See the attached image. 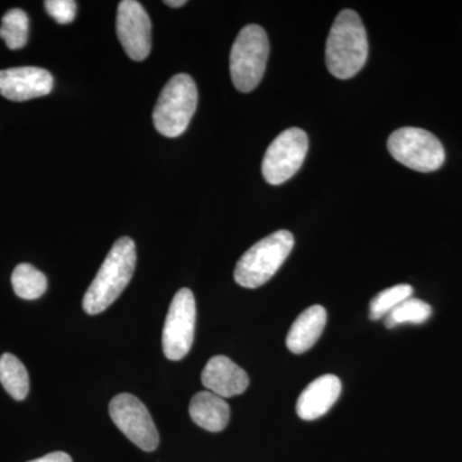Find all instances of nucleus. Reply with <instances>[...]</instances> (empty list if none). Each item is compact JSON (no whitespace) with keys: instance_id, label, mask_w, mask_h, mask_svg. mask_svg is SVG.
<instances>
[{"instance_id":"f257e3e1","label":"nucleus","mask_w":462,"mask_h":462,"mask_svg":"<svg viewBox=\"0 0 462 462\" xmlns=\"http://www.w3.org/2000/svg\"><path fill=\"white\" fill-rule=\"evenodd\" d=\"M135 266V243L129 236H123L115 243L88 288L83 300L84 311L88 315L106 311L132 281Z\"/></svg>"},{"instance_id":"f03ea898","label":"nucleus","mask_w":462,"mask_h":462,"mask_svg":"<svg viewBox=\"0 0 462 462\" xmlns=\"http://www.w3.org/2000/svg\"><path fill=\"white\" fill-rule=\"evenodd\" d=\"M325 56L330 74L342 80L363 69L369 56V42L363 21L352 9L340 12L334 21Z\"/></svg>"},{"instance_id":"7ed1b4c3","label":"nucleus","mask_w":462,"mask_h":462,"mask_svg":"<svg viewBox=\"0 0 462 462\" xmlns=\"http://www.w3.org/2000/svg\"><path fill=\"white\" fill-rule=\"evenodd\" d=\"M294 247L291 231L279 230L261 239L240 257L234 279L240 287L256 289L278 273Z\"/></svg>"},{"instance_id":"20e7f679","label":"nucleus","mask_w":462,"mask_h":462,"mask_svg":"<svg viewBox=\"0 0 462 462\" xmlns=\"http://www.w3.org/2000/svg\"><path fill=\"white\" fill-rule=\"evenodd\" d=\"M199 105V90L193 79L179 74L170 79L161 91L153 111L157 132L166 138H178L189 126Z\"/></svg>"},{"instance_id":"39448f33","label":"nucleus","mask_w":462,"mask_h":462,"mask_svg":"<svg viewBox=\"0 0 462 462\" xmlns=\"http://www.w3.org/2000/svg\"><path fill=\"white\" fill-rule=\"evenodd\" d=\"M270 44L263 27L248 25L240 30L230 53V75L234 87L242 93L256 89L263 80Z\"/></svg>"},{"instance_id":"423d86ee","label":"nucleus","mask_w":462,"mask_h":462,"mask_svg":"<svg viewBox=\"0 0 462 462\" xmlns=\"http://www.w3.org/2000/svg\"><path fill=\"white\" fill-rule=\"evenodd\" d=\"M388 151L398 162L419 172L436 171L446 160L439 139L420 127H401L392 133Z\"/></svg>"},{"instance_id":"0eeeda50","label":"nucleus","mask_w":462,"mask_h":462,"mask_svg":"<svg viewBox=\"0 0 462 462\" xmlns=\"http://www.w3.org/2000/svg\"><path fill=\"white\" fill-rule=\"evenodd\" d=\"M197 309L190 289L182 288L173 297L162 331L163 354L180 361L189 354L196 331Z\"/></svg>"},{"instance_id":"6e6552de","label":"nucleus","mask_w":462,"mask_h":462,"mask_svg":"<svg viewBox=\"0 0 462 462\" xmlns=\"http://www.w3.org/2000/svg\"><path fill=\"white\" fill-rule=\"evenodd\" d=\"M309 151V138L302 129L291 127L273 139L264 153L263 173L264 180L281 185L293 178L303 165Z\"/></svg>"},{"instance_id":"1a4fd4ad","label":"nucleus","mask_w":462,"mask_h":462,"mask_svg":"<svg viewBox=\"0 0 462 462\" xmlns=\"http://www.w3.org/2000/svg\"><path fill=\"white\" fill-rule=\"evenodd\" d=\"M109 415L116 427L143 451H154L160 445V434L153 419L138 397L130 393L117 394L109 402Z\"/></svg>"},{"instance_id":"9d476101","label":"nucleus","mask_w":462,"mask_h":462,"mask_svg":"<svg viewBox=\"0 0 462 462\" xmlns=\"http://www.w3.org/2000/svg\"><path fill=\"white\" fill-rule=\"evenodd\" d=\"M116 30L124 51L133 60H144L152 50V23L147 11L135 0L118 5Z\"/></svg>"},{"instance_id":"9b49d317","label":"nucleus","mask_w":462,"mask_h":462,"mask_svg":"<svg viewBox=\"0 0 462 462\" xmlns=\"http://www.w3.org/2000/svg\"><path fill=\"white\" fill-rule=\"evenodd\" d=\"M53 90V76L41 67H14L0 71V96L25 102L48 96Z\"/></svg>"},{"instance_id":"f8f14e48","label":"nucleus","mask_w":462,"mask_h":462,"mask_svg":"<svg viewBox=\"0 0 462 462\" xmlns=\"http://www.w3.org/2000/svg\"><path fill=\"white\" fill-rule=\"evenodd\" d=\"M202 384L218 397L239 396L247 391L248 374L226 356H214L202 372Z\"/></svg>"},{"instance_id":"ddd939ff","label":"nucleus","mask_w":462,"mask_h":462,"mask_svg":"<svg viewBox=\"0 0 462 462\" xmlns=\"http://www.w3.org/2000/svg\"><path fill=\"white\" fill-rule=\"evenodd\" d=\"M342 382L333 374L319 376L310 383L297 401V415L302 420L311 421L321 418L338 401Z\"/></svg>"},{"instance_id":"4468645a","label":"nucleus","mask_w":462,"mask_h":462,"mask_svg":"<svg viewBox=\"0 0 462 462\" xmlns=\"http://www.w3.org/2000/svg\"><path fill=\"white\" fill-rule=\"evenodd\" d=\"M327 310L315 305L305 310L291 325L288 331L287 346L294 355H302L311 349L320 339L327 325Z\"/></svg>"},{"instance_id":"2eb2a0df","label":"nucleus","mask_w":462,"mask_h":462,"mask_svg":"<svg viewBox=\"0 0 462 462\" xmlns=\"http://www.w3.org/2000/svg\"><path fill=\"white\" fill-rule=\"evenodd\" d=\"M191 420L205 430L217 433L229 424L230 407L223 397L212 392L194 394L189 404Z\"/></svg>"},{"instance_id":"dca6fc26","label":"nucleus","mask_w":462,"mask_h":462,"mask_svg":"<svg viewBox=\"0 0 462 462\" xmlns=\"http://www.w3.org/2000/svg\"><path fill=\"white\" fill-rule=\"evenodd\" d=\"M0 383L9 396L16 401L25 400L29 394V373L16 356L5 354L0 357Z\"/></svg>"},{"instance_id":"f3484780","label":"nucleus","mask_w":462,"mask_h":462,"mask_svg":"<svg viewBox=\"0 0 462 462\" xmlns=\"http://www.w3.org/2000/svg\"><path fill=\"white\" fill-rule=\"evenodd\" d=\"M12 287L23 300L41 298L48 288L47 276L30 263H20L12 273Z\"/></svg>"},{"instance_id":"a211bd4d","label":"nucleus","mask_w":462,"mask_h":462,"mask_svg":"<svg viewBox=\"0 0 462 462\" xmlns=\"http://www.w3.org/2000/svg\"><path fill=\"white\" fill-rule=\"evenodd\" d=\"M0 38L9 50L17 51L25 47L29 41V16L23 9H11L3 16Z\"/></svg>"},{"instance_id":"6ab92c4d","label":"nucleus","mask_w":462,"mask_h":462,"mask_svg":"<svg viewBox=\"0 0 462 462\" xmlns=\"http://www.w3.org/2000/svg\"><path fill=\"white\" fill-rule=\"evenodd\" d=\"M431 316V307L418 298H409L385 316L388 329L402 324H422Z\"/></svg>"},{"instance_id":"aec40b11","label":"nucleus","mask_w":462,"mask_h":462,"mask_svg":"<svg viewBox=\"0 0 462 462\" xmlns=\"http://www.w3.org/2000/svg\"><path fill=\"white\" fill-rule=\"evenodd\" d=\"M413 289L409 284H398L394 287L379 291L370 302V319L376 321L385 318L389 312L393 311L403 300L412 297Z\"/></svg>"},{"instance_id":"412c9836","label":"nucleus","mask_w":462,"mask_h":462,"mask_svg":"<svg viewBox=\"0 0 462 462\" xmlns=\"http://www.w3.org/2000/svg\"><path fill=\"white\" fill-rule=\"evenodd\" d=\"M45 9L60 25H69L75 20L78 5L74 0H47Z\"/></svg>"},{"instance_id":"4be33fe9","label":"nucleus","mask_w":462,"mask_h":462,"mask_svg":"<svg viewBox=\"0 0 462 462\" xmlns=\"http://www.w3.org/2000/svg\"><path fill=\"white\" fill-rule=\"evenodd\" d=\"M29 462H72L71 456L67 455L66 452H51L42 456L41 458H35V460Z\"/></svg>"},{"instance_id":"5701e85b","label":"nucleus","mask_w":462,"mask_h":462,"mask_svg":"<svg viewBox=\"0 0 462 462\" xmlns=\"http://www.w3.org/2000/svg\"><path fill=\"white\" fill-rule=\"evenodd\" d=\"M165 5H169V7L179 8L187 5V2L185 0H166Z\"/></svg>"}]
</instances>
